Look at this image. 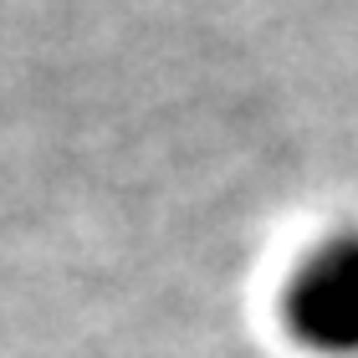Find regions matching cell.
I'll use <instances>...</instances> for the list:
<instances>
[{
  "label": "cell",
  "mask_w": 358,
  "mask_h": 358,
  "mask_svg": "<svg viewBox=\"0 0 358 358\" xmlns=\"http://www.w3.org/2000/svg\"><path fill=\"white\" fill-rule=\"evenodd\" d=\"M287 333L317 358H358V236H328L282 292Z\"/></svg>",
  "instance_id": "1"
}]
</instances>
